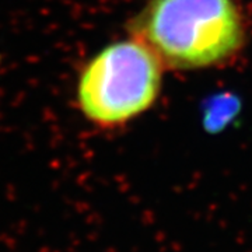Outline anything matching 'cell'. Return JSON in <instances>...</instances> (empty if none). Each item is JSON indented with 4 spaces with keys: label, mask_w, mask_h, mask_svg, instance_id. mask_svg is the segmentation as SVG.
<instances>
[{
    "label": "cell",
    "mask_w": 252,
    "mask_h": 252,
    "mask_svg": "<svg viewBox=\"0 0 252 252\" xmlns=\"http://www.w3.org/2000/svg\"><path fill=\"white\" fill-rule=\"evenodd\" d=\"M165 67L132 35L101 48L84 63L76 104L93 125L114 129L143 115L161 94Z\"/></svg>",
    "instance_id": "cell-2"
},
{
    "label": "cell",
    "mask_w": 252,
    "mask_h": 252,
    "mask_svg": "<svg viewBox=\"0 0 252 252\" xmlns=\"http://www.w3.org/2000/svg\"><path fill=\"white\" fill-rule=\"evenodd\" d=\"M129 35L165 70L190 72L233 62L247 45L248 28L237 0H147L130 20Z\"/></svg>",
    "instance_id": "cell-1"
}]
</instances>
